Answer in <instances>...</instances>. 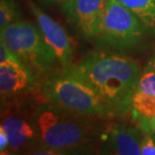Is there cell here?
Returning a JSON list of instances; mask_svg holds the SVG:
<instances>
[{
	"mask_svg": "<svg viewBox=\"0 0 155 155\" xmlns=\"http://www.w3.org/2000/svg\"><path fill=\"white\" fill-rule=\"evenodd\" d=\"M9 146V141L6 132L4 131V129L2 127H0V151L1 154L6 153V151L8 150Z\"/></svg>",
	"mask_w": 155,
	"mask_h": 155,
	"instance_id": "obj_16",
	"label": "cell"
},
{
	"mask_svg": "<svg viewBox=\"0 0 155 155\" xmlns=\"http://www.w3.org/2000/svg\"><path fill=\"white\" fill-rule=\"evenodd\" d=\"M141 19L118 0H110L99 23L95 38L102 46L111 49L131 48L144 38Z\"/></svg>",
	"mask_w": 155,
	"mask_h": 155,
	"instance_id": "obj_5",
	"label": "cell"
},
{
	"mask_svg": "<svg viewBox=\"0 0 155 155\" xmlns=\"http://www.w3.org/2000/svg\"><path fill=\"white\" fill-rule=\"evenodd\" d=\"M142 155H155V138L153 135L147 134L141 141Z\"/></svg>",
	"mask_w": 155,
	"mask_h": 155,
	"instance_id": "obj_15",
	"label": "cell"
},
{
	"mask_svg": "<svg viewBox=\"0 0 155 155\" xmlns=\"http://www.w3.org/2000/svg\"><path fill=\"white\" fill-rule=\"evenodd\" d=\"M140 18L147 29L155 32V0H118Z\"/></svg>",
	"mask_w": 155,
	"mask_h": 155,
	"instance_id": "obj_12",
	"label": "cell"
},
{
	"mask_svg": "<svg viewBox=\"0 0 155 155\" xmlns=\"http://www.w3.org/2000/svg\"><path fill=\"white\" fill-rule=\"evenodd\" d=\"M19 12L14 0H0V30L18 20Z\"/></svg>",
	"mask_w": 155,
	"mask_h": 155,
	"instance_id": "obj_13",
	"label": "cell"
},
{
	"mask_svg": "<svg viewBox=\"0 0 155 155\" xmlns=\"http://www.w3.org/2000/svg\"><path fill=\"white\" fill-rule=\"evenodd\" d=\"M35 75L21 61L0 64L1 98L12 97L28 91L35 86Z\"/></svg>",
	"mask_w": 155,
	"mask_h": 155,
	"instance_id": "obj_8",
	"label": "cell"
},
{
	"mask_svg": "<svg viewBox=\"0 0 155 155\" xmlns=\"http://www.w3.org/2000/svg\"><path fill=\"white\" fill-rule=\"evenodd\" d=\"M153 136H154V138H155V134H154V135H153Z\"/></svg>",
	"mask_w": 155,
	"mask_h": 155,
	"instance_id": "obj_19",
	"label": "cell"
},
{
	"mask_svg": "<svg viewBox=\"0 0 155 155\" xmlns=\"http://www.w3.org/2000/svg\"><path fill=\"white\" fill-rule=\"evenodd\" d=\"M41 93L45 101L80 115L95 117L118 114L115 108L92 87L68 73L46 80Z\"/></svg>",
	"mask_w": 155,
	"mask_h": 155,
	"instance_id": "obj_3",
	"label": "cell"
},
{
	"mask_svg": "<svg viewBox=\"0 0 155 155\" xmlns=\"http://www.w3.org/2000/svg\"><path fill=\"white\" fill-rule=\"evenodd\" d=\"M29 5L45 42L54 52L58 61L64 67H70L73 58V45L66 30L32 1H29Z\"/></svg>",
	"mask_w": 155,
	"mask_h": 155,
	"instance_id": "obj_6",
	"label": "cell"
},
{
	"mask_svg": "<svg viewBox=\"0 0 155 155\" xmlns=\"http://www.w3.org/2000/svg\"><path fill=\"white\" fill-rule=\"evenodd\" d=\"M46 3H61V4H64L68 0H42Z\"/></svg>",
	"mask_w": 155,
	"mask_h": 155,
	"instance_id": "obj_18",
	"label": "cell"
},
{
	"mask_svg": "<svg viewBox=\"0 0 155 155\" xmlns=\"http://www.w3.org/2000/svg\"><path fill=\"white\" fill-rule=\"evenodd\" d=\"M143 137L138 129L126 125H116L106 136L103 153L118 155L141 154V141Z\"/></svg>",
	"mask_w": 155,
	"mask_h": 155,
	"instance_id": "obj_9",
	"label": "cell"
},
{
	"mask_svg": "<svg viewBox=\"0 0 155 155\" xmlns=\"http://www.w3.org/2000/svg\"><path fill=\"white\" fill-rule=\"evenodd\" d=\"M38 142L52 154L78 149L93 135L88 116L71 112L46 101L36 108L32 118Z\"/></svg>",
	"mask_w": 155,
	"mask_h": 155,
	"instance_id": "obj_2",
	"label": "cell"
},
{
	"mask_svg": "<svg viewBox=\"0 0 155 155\" xmlns=\"http://www.w3.org/2000/svg\"><path fill=\"white\" fill-rule=\"evenodd\" d=\"M146 70H155V52L153 54V55L151 57V58L148 61V63L146 64Z\"/></svg>",
	"mask_w": 155,
	"mask_h": 155,
	"instance_id": "obj_17",
	"label": "cell"
},
{
	"mask_svg": "<svg viewBox=\"0 0 155 155\" xmlns=\"http://www.w3.org/2000/svg\"><path fill=\"white\" fill-rule=\"evenodd\" d=\"M110 0H68L64 10L70 20L88 38H95L99 23Z\"/></svg>",
	"mask_w": 155,
	"mask_h": 155,
	"instance_id": "obj_7",
	"label": "cell"
},
{
	"mask_svg": "<svg viewBox=\"0 0 155 155\" xmlns=\"http://www.w3.org/2000/svg\"><path fill=\"white\" fill-rule=\"evenodd\" d=\"M1 127L7 134L9 141L7 151L10 153L22 150L29 146L33 141H38V135L32 120L31 122H28V120L20 116H6L2 119Z\"/></svg>",
	"mask_w": 155,
	"mask_h": 155,
	"instance_id": "obj_10",
	"label": "cell"
},
{
	"mask_svg": "<svg viewBox=\"0 0 155 155\" xmlns=\"http://www.w3.org/2000/svg\"><path fill=\"white\" fill-rule=\"evenodd\" d=\"M133 119L146 134H155V96L136 91L131 101Z\"/></svg>",
	"mask_w": 155,
	"mask_h": 155,
	"instance_id": "obj_11",
	"label": "cell"
},
{
	"mask_svg": "<svg viewBox=\"0 0 155 155\" xmlns=\"http://www.w3.org/2000/svg\"><path fill=\"white\" fill-rule=\"evenodd\" d=\"M0 35L6 48L35 76L45 73L58 61L38 26L29 21H15L2 29Z\"/></svg>",
	"mask_w": 155,
	"mask_h": 155,
	"instance_id": "obj_4",
	"label": "cell"
},
{
	"mask_svg": "<svg viewBox=\"0 0 155 155\" xmlns=\"http://www.w3.org/2000/svg\"><path fill=\"white\" fill-rule=\"evenodd\" d=\"M136 91L155 96V70H146L141 73Z\"/></svg>",
	"mask_w": 155,
	"mask_h": 155,
	"instance_id": "obj_14",
	"label": "cell"
},
{
	"mask_svg": "<svg viewBox=\"0 0 155 155\" xmlns=\"http://www.w3.org/2000/svg\"><path fill=\"white\" fill-rule=\"evenodd\" d=\"M68 74L92 87L120 112L131 108L141 70L137 61L125 55L93 52L79 64L69 67Z\"/></svg>",
	"mask_w": 155,
	"mask_h": 155,
	"instance_id": "obj_1",
	"label": "cell"
}]
</instances>
